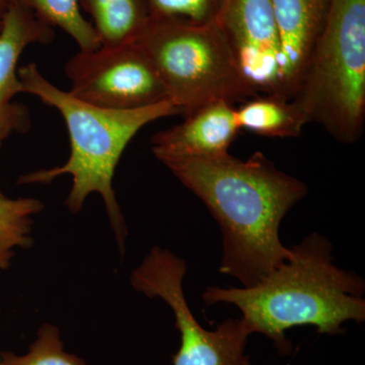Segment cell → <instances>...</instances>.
Segmentation results:
<instances>
[{"mask_svg": "<svg viewBox=\"0 0 365 365\" xmlns=\"http://www.w3.org/2000/svg\"><path fill=\"white\" fill-rule=\"evenodd\" d=\"M155 158L205 204L220 225V273L252 287L289 258L292 251L280 241V225L307 196L304 182L277 169L259 151L246 160L228 153Z\"/></svg>", "mask_w": 365, "mask_h": 365, "instance_id": "obj_1", "label": "cell"}, {"mask_svg": "<svg viewBox=\"0 0 365 365\" xmlns=\"http://www.w3.org/2000/svg\"><path fill=\"white\" fill-rule=\"evenodd\" d=\"M333 245L313 232L290 248L292 255L252 287H208L206 306L237 307L252 334H261L282 356L292 352L287 332L314 326L321 335L345 333L347 322L365 321L364 280L334 264Z\"/></svg>", "mask_w": 365, "mask_h": 365, "instance_id": "obj_2", "label": "cell"}, {"mask_svg": "<svg viewBox=\"0 0 365 365\" xmlns=\"http://www.w3.org/2000/svg\"><path fill=\"white\" fill-rule=\"evenodd\" d=\"M19 78L23 93L35 96L61 114L71 139V155L64 165L29 173L20 178L19 184H48L62 175H69L72 187L66 205L72 213L81 210L91 194H100L123 254L127 227L113 189L118 163L144 126L181 112L170 101L134 110L97 107L53 85L35 63L19 68Z\"/></svg>", "mask_w": 365, "mask_h": 365, "instance_id": "obj_3", "label": "cell"}, {"mask_svg": "<svg viewBox=\"0 0 365 365\" xmlns=\"http://www.w3.org/2000/svg\"><path fill=\"white\" fill-rule=\"evenodd\" d=\"M135 42L155 66L168 98L185 116L215 101L234 104L259 97L220 21L150 18Z\"/></svg>", "mask_w": 365, "mask_h": 365, "instance_id": "obj_4", "label": "cell"}, {"mask_svg": "<svg viewBox=\"0 0 365 365\" xmlns=\"http://www.w3.org/2000/svg\"><path fill=\"white\" fill-rule=\"evenodd\" d=\"M294 100L336 140L356 143L365 120V0H331Z\"/></svg>", "mask_w": 365, "mask_h": 365, "instance_id": "obj_5", "label": "cell"}, {"mask_svg": "<svg viewBox=\"0 0 365 365\" xmlns=\"http://www.w3.org/2000/svg\"><path fill=\"white\" fill-rule=\"evenodd\" d=\"M186 262L174 253L155 247L131 273L136 292L148 297H160L172 309L180 333L179 350L173 355V365H252L246 352L251 330L244 319H227L206 330L192 313L182 280Z\"/></svg>", "mask_w": 365, "mask_h": 365, "instance_id": "obj_6", "label": "cell"}, {"mask_svg": "<svg viewBox=\"0 0 365 365\" xmlns=\"http://www.w3.org/2000/svg\"><path fill=\"white\" fill-rule=\"evenodd\" d=\"M66 73L72 96L105 109H140L169 101L155 66L135 41L78 51L67 61Z\"/></svg>", "mask_w": 365, "mask_h": 365, "instance_id": "obj_7", "label": "cell"}, {"mask_svg": "<svg viewBox=\"0 0 365 365\" xmlns=\"http://www.w3.org/2000/svg\"><path fill=\"white\" fill-rule=\"evenodd\" d=\"M218 21L251 86L281 98L279 39L270 0H225Z\"/></svg>", "mask_w": 365, "mask_h": 365, "instance_id": "obj_8", "label": "cell"}, {"mask_svg": "<svg viewBox=\"0 0 365 365\" xmlns=\"http://www.w3.org/2000/svg\"><path fill=\"white\" fill-rule=\"evenodd\" d=\"M54 29L46 25L28 9L9 0L0 28V138L28 130L30 117L14 98L23 93L19 78V60L26 47L49 44Z\"/></svg>", "mask_w": 365, "mask_h": 365, "instance_id": "obj_9", "label": "cell"}, {"mask_svg": "<svg viewBox=\"0 0 365 365\" xmlns=\"http://www.w3.org/2000/svg\"><path fill=\"white\" fill-rule=\"evenodd\" d=\"M279 39L280 97L292 100L323 32L331 0H270Z\"/></svg>", "mask_w": 365, "mask_h": 365, "instance_id": "obj_10", "label": "cell"}, {"mask_svg": "<svg viewBox=\"0 0 365 365\" xmlns=\"http://www.w3.org/2000/svg\"><path fill=\"white\" fill-rule=\"evenodd\" d=\"M182 123L153 136V155L215 157L228 153L240 130L235 109L227 101H215L197 109Z\"/></svg>", "mask_w": 365, "mask_h": 365, "instance_id": "obj_11", "label": "cell"}, {"mask_svg": "<svg viewBox=\"0 0 365 365\" xmlns=\"http://www.w3.org/2000/svg\"><path fill=\"white\" fill-rule=\"evenodd\" d=\"M101 44L133 42L150 18L146 0H81Z\"/></svg>", "mask_w": 365, "mask_h": 365, "instance_id": "obj_12", "label": "cell"}, {"mask_svg": "<svg viewBox=\"0 0 365 365\" xmlns=\"http://www.w3.org/2000/svg\"><path fill=\"white\" fill-rule=\"evenodd\" d=\"M235 119L240 129L277 138L299 137L309 123L307 115L294 100L270 96L245 102L235 109Z\"/></svg>", "mask_w": 365, "mask_h": 365, "instance_id": "obj_13", "label": "cell"}, {"mask_svg": "<svg viewBox=\"0 0 365 365\" xmlns=\"http://www.w3.org/2000/svg\"><path fill=\"white\" fill-rule=\"evenodd\" d=\"M32 11L51 28H59L78 44L79 51H91L100 47L95 29L85 18L81 0H13Z\"/></svg>", "mask_w": 365, "mask_h": 365, "instance_id": "obj_14", "label": "cell"}, {"mask_svg": "<svg viewBox=\"0 0 365 365\" xmlns=\"http://www.w3.org/2000/svg\"><path fill=\"white\" fill-rule=\"evenodd\" d=\"M44 209L35 198L9 199L0 194V269L11 266L16 248L32 245L33 215Z\"/></svg>", "mask_w": 365, "mask_h": 365, "instance_id": "obj_15", "label": "cell"}, {"mask_svg": "<svg viewBox=\"0 0 365 365\" xmlns=\"http://www.w3.org/2000/svg\"><path fill=\"white\" fill-rule=\"evenodd\" d=\"M0 365H88L85 359L64 350L61 334L56 326L43 324L37 338L28 352L18 355L14 352L1 353Z\"/></svg>", "mask_w": 365, "mask_h": 365, "instance_id": "obj_16", "label": "cell"}, {"mask_svg": "<svg viewBox=\"0 0 365 365\" xmlns=\"http://www.w3.org/2000/svg\"><path fill=\"white\" fill-rule=\"evenodd\" d=\"M150 18L178 19L194 24L220 20L225 0H146Z\"/></svg>", "mask_w": 365, "mask_h": 365, "instance_id": "obj_17", "label": "cell"}, {"mask_svg": "<svg viewBox=\"0 0 365 365\" xmlns=\"http://www.w3.org/2000/svg\"><path fill=\"white\" fill-rule=\"evenodd\" d=\"M9 0H0V28H1L2 20H4V14L9 6Z\"/></svg>", "mask_w": 365, "mask_h": 365, "instance_id": "obj_18", "label": "cell"}, {"mask_svg": "<svg viewBox=\"0 0 365 365\" xmlns=\"http://www.w3.org/2000/svg\"><path fill=\"white\" fill-rule=\"evenodd\" d=\"M2 143H4V139L0 138V148H1ZM0 194H2L1 192H0Z\"/></svg>", "mask_w": 365, "mask_h": 365, "instance_id": "obj_19", "label": "cell"}]
</instances>
